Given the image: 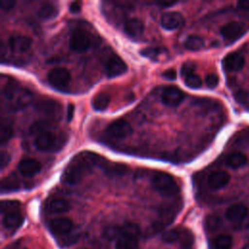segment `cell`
<instances>
[{"label": "cell", "instance_id": "22", "mask_svg": "<svg viewBox=\"0 0 249 249\" xmlns=\"http://www.w3.org/2000/svg\"><path fill=\"white\" fill-rule=\"evenodd\" d=\"M3 226L7 230H16L19 228L23 223V216L20 211L10 212L3 215Z\"/></svg>", "mask_w": 249, "mask_h": 249}, {"label": "cell", "instance_id": "21", "mask_svg": "<svg viewBox=\"0 0 249 249\" xmlns=\"http://www.w3.org/2000/svg\"><path fill=\"white\" fill-rule=\"evenodd\" d=\"M36 110L48 114V115H55L60 111V104L56 100L53 99H40L35 104Z\"/></svg>", "mask_w": 249, "mask_h": 249}, {"label": "cell", "instance_id": "31", "mask_svg": "<svg viewBox=\"0 0 249 249\" xmlns=\"http://www.w3.org/2000/svg\"><path fill=\"white\" fill-rule=\"evenodd\" d=\"M20 208V202L18 200H2L1 201V213L7 214L10 212L19 211Z\"/></svg>", "mask_w": 249, "mask_h": 249}, {"label": "cell", "instance_id": "25", "mask_svg": "<svg viewBox=\"0 0 249 249\" xmlns=\"http://www.w3.org/2000/svg\"><path fill=\"white\" fill-rule=\"evenodd\" d=\"M18 188H19L18 179L13 173L4 177L1 181V192L2 193L15 192V191L18 190Z\"/></svg>", "mask_w": 249, "mask_h": 249}, {"label": "cell", "instance_id": "8", "mask_svg": "<svg viewBox=\"0 0 249 249\" xmlns=\"http://www.w3.org/2000/svg\"><path fill=\"white\" fill-rule=\"evenodd\" d=\"M69 46L75 52H85L90 46V38L84 30L74 29L70 35Z\"/></svg>", "mask_w": 249, "mask_h": 249}, {"label": "cell", "instance_id": "47", "mask_svg": "<svg viewBox=\"0 0 249 249\" xmlns=\"http://www.w3.org/2000/svg\"><path fill=\"white\" fill-rule=\"evenodd\" d=\"M176 4V2H173V1H169V2H159L158 5L161 6V7H169V6H172Z\"/></svg>", "mask_w": 249, "mask_h": 249}, {"label": "cell", "instance_id": "27", "mask_svg": "<svg viewBox=\"0 0 249 249\" xmlns=\"http://www.w3.org/2000/svg\"><path fill=\"white\" fill-rule=\"evenodd\" d=\"M52 127H53V125L48 121L38 120V121H35L34 123H32V124L29 127V132L36 136L41 133L50 131L52 129Z\"/></svg>", "mask_w": 249, "mask_h": 249}, {"label": "cell", "instance_id": "32", "mask_svg": "<svg viewBox=\"0 0 249 249\" xmlns=\"http://www.w3.org/2000/svg\"><path fill=\"white\" fill-rule=\"evenodd\" d=\"M162 52H163V50L160 47H146V48L140 50L139 53L141 55H143L145 57L156 60L160 55V53Z\"/></svg>", "mask_w": 249, "mask_h": 249}, {"label": "cell", "instance_id": "13", "mask_svg": "<svg viewBox=\"0 0 249 249\" xmlns=\"http://www.w3.org/2000/svg\"><path fill=\"white\" fill-rule=\"evenodd\" d=\"M126 68V63L118 55L111 56L105 63V73L110 78L122 75Z\"/></svg>", "mask_w": 249, "mask_h": 249}, {"label": "cell", "instance_id": "30", "mask_svg": "<svg viewBox=\"0 0 249 249\" xmlns=\"http://www.w3.org/2000/svg\"><path fill=\"white\" fill-rule=\"evenodd\" d=\"M110 102V96L105 92L97 93L92 99V107L96 111H103L107 108Z\"/></svg>", "mask_w": 249, "mask_h": 249}, {"label": "cell", "instance_id": "15", "mask_svg": "<svg viewBox=\"0 0 249 249\" xmlns=\"http://www.w3.org/2000/svg\"><path fill=\"white\" fill-rule=\"evenodd\" d=\"M184 22L183 16L178 12H166L160 18V24L167 30H173L180 27Z\"/></svg>", "mask_w": 249, "mask_h": 249}, {"label": "cell", "instance_id": "10", "mask_svg": "<svg viewBox=\"0 0 249 249\" xmlns=\"http://www.w3.org/2000/svg\"><path fill=\"white\" fill-rule=\"evenodd\" d=\"M184 98V92L175 86H167L161 92V101L167 106H177Z\"/></svg>", "mask_w": 249, "mask_h": 249}, {"label": "cell", "instance_id": "26", "mask_svg": "<svg viewBox=\"0 0 249 249\" xmlns=\"http://www.w3.org/2000/svg\"><path fill=\"white\" fill-rule=\"evenodd\" d=\"M184 45L187 50L195 52V51H198L203 48L204 40L200 36L193 34V35H189L186 38Z\"/></svg>", "mask_w": 249, "mask_h": 249}, {"label": "cell", "instance_id": "34", "mask_svg": "<svg viewBox=\"0 0 249 249\" xmlns=\"http://www.w3.org/2000/svg\"><path fill=\"white\" fill-rule=\"evenodd\" d=\"M221 224V220L218 216L216 215H209L205 219V228L207 231H215L219 228Z\"/></svg>", "mask_w": 249, "mask_h": 249}, {"label": "cell", "instance_id": "43", "mask_svg": "<svg viewBox=\"0 0 249 249\" xmlns=\"http://www.w3.org/2000/svg\"><path fill=\"white\" fill-rule=\"evenodd\" d=\"M237 9L244 12H249V1H238L236 3Z\"/></svg>", "mask_w": 249, "mask_h": 249}, {"label": "cell", "instance_id": "35", "mask_svg": "<svg viewBox=\"0 0 249 249\" xmlns=\"http://www.w3.org/2000/svg\"><path fill=\"white\" fill-rule=\"evenodd\" d=\"M185 84L191 89H198V88H200L202 81L198 75L194 73L185 78Z\"/></svg>", "mask_w": 249, "mask_h": 249}, {"label": "cell", "instance_id": "23", "mask_svg": "<svg viewBox=\"0 0 249 249\" xmlns=\"http://www.w3.org/2000/svg\"><path fill=\"white\" fill-rule=\"evenodd\" d=\"M143 31H144V24L140 19L136 18H129L124 23V32L127 36L131 38L139 37L140 35H142Z\"/></svg>", "mask_w": 249, "mask_h": 249}, {"label": "cell", "instance_id": "40", "mask_svg": "<svg viewBox=\"0 0 249 249\" xmlns=\"http://www.w3.org/2000/svg\"><path fill=\"white\" fill-rule=\"evenodd\" d=\"M10 160H11V156L7 151H2L0 153V167H1V169L5 168L8 165Z\"/></svg>", "mask_w": 249, "mask_h": 249}, {"label": "cell", "instance_id": "36", "mask_svg": "<svg viewBox=\"0 0 249 249\" xmlns=\"http://www.w3.org/2000/svg\"><path fill=\"white\" fill-rule=\"evenodd\" d=\"M105 170L107 173L109 174H115V175H120V174H124L126 170V166L124 165L123 163H114L111 165H107L105 167Z\"/></svg>", "mask_w": 249, "mask_h": 249}, {"label": "cell", "instance_id": "18", "mask_svg": "<svg viewBox=\"0 0 249 249\" xmlns=\"http://www.w3.org/2000/svg\"><path fill=\"white\" fill-rule=\"evenodd\" d=\"M32 40L26 35H13L9 39V47L12 51L22 53L27 51L31 46Z\"/></svg>", "mask_w": 249, "mask_h": 249}, {"label": "cell", "instance_id": "29", "mask_svg": "<svg viewBox=\"0 0 249 249\" xmlns=\"http://www.w3.org/2000/svg\"><path fill=\"white\" fill-rule=\"evenodd\" d=\"M37 14L39 18L43 19H49L57 15V7L52 3H45L39 8Z\"/></svg>", "mask_w": 249, "mask_h": 249}, {"label": "cell", "instance_id": "39", "mask_svg": "<svg viewBox=\"0 0 249 249\" xmlns=\"http://www.w3.org/2000/svg\"><path fill=\"white\" fill-rule=\"evenodd\" d=\"M194 70H195V64L193 62L191 61L185 62L181 67V74L186 78L187 76L194 74Z\"/></svg>", "mask_w": 249, "mask_h": 249}, {"label": "cell", "instance_id": "20", "mask_svg": "<svg viewBox=\"0 0 249 249\" xmlns=\"http://www.w3.org/2000/svg\"><path fill=\"white\" fill-rule=\"evenodd\" d=\"M70 205L69 202L61 197H53L47 201L46 209L52 214H60L68 211Z\"/></svg>", "mask_w": 249, "mask_h": 249}, {"label": "cell", "instance_id": "24", "mask_svg": "<svg viewBox=\"0 0 249 249\" xmlns=\"http://www.w3.org/2000/svg\"><path fill=\"white\" fill-rule=\"evenodd\" d=\"M248 161L247 156L241 152H232L229 154L225 160L226 164L233 169H237L246 165Z\"/></svg>", "mask_w": 249, "mask_h": 249}, {"label": "cell", "instance_id": "44", "mask_svg": "<svg viewBox=\"0 0 249 249\" xmlns=\"http://www.w3.org/2000/svg\"><path fill=\"white\" fill-rule=\"evenodd\" d=\"M69 11H70L71 13H74V14L80 12V11H81V3H80V2H77V1L72 2V3L69 5Z\"/></svg>", "mask_w": 249, "mask_h": 249}, {"label": "cell", "instance_id": "17", "mask_svg": "<svg viewBox=\"0 0 249 249\" xmlns=\"http://www.w3.org/2000/svg\"><path fill=\"white\" fill-rule=\"evenodd\" d=\"M248 215V208L242 203H236L230 206L226 211V218L232 223H239Z\"/></svg>", "mask_w": 249, "mask_h": 249}, {"label": "cell", "instance_id": "38", "mask_svg": "<svg viewBox=\"0 0 249 249\" xmlns=\"http://www.w3.org/2000/svg\"><path fill=\"white\" fill-rule=\"evenodd\" d=\"M205 84L208 88L214 89L219 84V77L214 73H209L205 76Z\"/></svg>", "mask_w": 249, "mask_h": 249}, {"label": "cell", "instance_id": "9", "mask_svg": "<svg viewBox=\"0 0 249 249\" xmlns=\"http://www.w3.org/2000/svg\"><path fill=\"white\" fill-rule=\"evenodd\" d=\"M106 132L113 138L123 139L132 133V127L128 122L120 119L112 122L106 128Z\"/></svg>", "mask_w": 249, "mask_h": 249}, {"label": "cell", "instance_id": "6", "mask_svg": "<svg viewBox=\"0 0 249 249\" xmlns=\"http://www.w3.org/2000/svg\"><path fill=\"white\" fill-rule=\"evenodd\" d=\"M162 240L167 243H175L181 242L183 246L189 247L192 245L194 241V236L192 232L183 228H174L168 231H165L161 236Z\"/></svg>", "mask_w": 249, "mask_h": 249}, {"label": "cell", "instance_id": "37", "mask_svg": "<svg viewBox=\"0 0 249 249\" xmlns=\"http://www.w3.org/2000/svg\"><path fill=\"white\" fill-rule=\"evenodd\" d=\"M120 234V226H112L108 227L104 230L103 235L107 239H117Z\"/></svg>", "mask_w": 249, "mask_h": 249}, {"label": "cell", "instance_id": "7", "mask_svg": "<svg viewBox=\"0 0 249 249\" xmlns=\"http://www.w3.org/2000/svg\"><path fill=\"white\" fill-rule=\"evenodd\" d=\"M47 79L53 87L62 89L66 88L70 82V73L66 68L54 67L49 71Z\"/></svg>", "mask_w": 249, "mask_h": 249}, {"label": "cell", "instance_id": "12", "mask_svg": "<svg viewBox=\"0 0 249 249\" xmlns=\"http://www.w3.org/2000/svg\"><path fill=\"white\" fill-rule=\"evenodd\" d=\"M222 65L227 71L237 72L244 67L245 58L238 53H230L223 58Z\"/></svg>", "mask_w": 249, "mask_h": 249}, {"label": "cell", "instance_id": "3", "mask_svg": "<svg viewBox=\"0 0 249 249\" xmlns=\"http://www.w3.org/2000/svg\"><path fill=\"white\" fill-rule=\"evenodd\" d=\"M140 230L134 223L127 222L120 226V234L116 239V249H137Z\"/></svg>", "mask_w": 249, "mask_h": 249}, {"label": "cell", "instance_id": "45", "mask_svg": "<svg viewBox=\"0 0 249 249\" xmlns=\"http://www.w3.org/2000/svg\"><path fill=\"white\" fill-rule=\"evenodd\" d=\"M73 114H74V105L70 103V104H68V106H67V113H66V118H67V121H68V122L72 120Z\"/></svg>", "mask_w": 249, "mask_h": 249}, {"label": "cell", "instance_id": "33", "mask_svg": "<svg viewBox=\"0 0 249 249\" xmlns=\"http://www.w3.org/2000/svg\"><path fill=\"white\" fill-rule=\"evenodd\" d=\"M14 130L11 124H2L0 129V142L1 144H5L9 139L13 136Z\"/></svg>", "mask_w": 249, "mask_h": 249}, {"label": "cell", "instance_id": "4", "mask_svg": "<svg viewBox=\"0 0 249 249\" xmlns=\"http://www.w3.org/2000/svg\"><path fill=\"white\" fill-rule=\"evenodd\" d=\"M153 188L162 196H172L179 191L175 178L167 172L156 171L151 177Z\"/></svg>", "mask_w": 249, "mask_h": 249}, {"label": "cell", "instance_id": "46", "mask_svg": "<svg viewBox=\"0 0 249 249\" xmlns=\"http://www.w3.org/2000/svg\"><path fill=\"white\" fill-rule=\"evenodd\" d=\"M7 249H23V247L22 244H19L18 242H14L9 247H7Z\"/></svg>", "mask_w": 249, "mask_h": 249}, {"label": "cell", "instance_id": "16", "mask_svg": "<svg viewBox=\"0 0 249 249\" xmlns=\"http://www.w3.org/2000/svg\"><path fill=\"white\" fill-rule=\"evenodd\" d=\"M231 180V176L228 172L218 170L212 172L207 179V185L212 190H220L226 187Z\"/></svg>", "mask_w": 249, "mask_h": 249}, {"label": "cell", "instance_id": "42", "mask_svg": "<svg viewBox=\"0 0 249 249\" xmlns=\"http://www.w3.org/2000/svg\"><path fill=\"white\" fill-rule=\"evenodd\" d=\"M15 4H16V2L14 0H2L1 1V8L4 11H9L14 7Z\"/></svg>", "mask_w": 249, "mask_h": 249}, {"label": "cell", "instance_id": "28", "mask_svg": "<svg viewBox=\"0 0 249 249\" xmlns=\"http://www.w3.org/2000/svg\"><path fill=\"white\" fill-rule=\"evenodd\" d=\"M232 245V238L229 234H219L212 240V247L214 249H231Z\"/></svg>", "mask_w": 249, "mask_h": 249}, {"label": "cell", "instance_id": "41", "mask_svg": "<svg viewBox=\"0 0 249 249\" xmlns=\"http://www.w3.org/2000/svg\"><path fill=\"white\" fill-rule=\"evenodd\" d=\"M176 76H177L176 70L173 69V68L166 69V70L162 73V77L165 78V79H167V80H175V79H176Z\"/></svg>", "mask_w": 249, "mask_h": 249}, {"label": "cell", "instance_id": "5", "mask_svg": "<svg viewBox=\"0 0 249 249\" xmlns=\"http://www.w3.org/2000/svg\"><path fill=\"white\" fill-rule=\"evenodd\" d=\"M65 139L62 135H57L52 130L36 135L34 138V145L41 151H56L63 146Z\"/></svg>", "mask_w": 249, "mask_h": 249}, {"label": "cell", "instance_id": "1", "mask_svg": "<svg viewBox=\"0 0 249 249\" xmlns=\"http://www.w3.org/2000/svg\"><path fill=\"white\" fill-rule=\"evenodd\" d=\"M100 160V156L90 151H82L76 154L65 166L61 175V182L67 185L79 183Z\"/></svg>", "mask_w": 249, "mask_h": 249}, {"label": "cell", "instance_id": "14", "mask_svg": "<svg viewBox=\"0 0 249 249\" xmlns=\"http://www.w3.org/2000/svg\"><path fill=\"white\" fill-rule=\"evenodd\" d=\"M73 222L66 217H58L50 221L49 228L55 234H67L73 230Z\"/></svg>", "mask_w": 249, "mask_h": 249}, {"label": "cell", "instance_id": "19", "mask_svg": "<svg viewBox=\"0 0 249 249\" xmlns=\"http://www.w3.org/2000/svg\"><path fill=\"white\" fill-rule=\"evenodd\" d=\"M41 163L34 159H23L18 162V170L24 176H33L41 170Z\"/></svg>", "mask_w": 249, "mask_h": 249}, {"label": "cell", "instance_id": "2", "mask_svg": "<svg viewBox=\"0 0 249 249\" xmlns=\"http://www.w3.org/2000/svg\"><path fill=\"white\" fill-rule=\"evenodd\" d=\"M7 107L13 111L20 110L30 104L33 94L26 89L19 86L8 84L2 90Z\"/></svg>", "mask_w": 249, "mask_h": 249}, {"label": "cell", "instance_id": "11", "mask_svg": "<svg viewBox=\"0 0 249 249\" xmlns=\"http://www.w3.org/2000/svg\"><path fill=\"white\" fill-rule=\"evenodd\" d=\"M245 32L244 25L238 21H231L221 28V34L227 41L232 42L239 39Z\"/></svg>", "mask_w": 249, "mask_h": 249}]
</instances>
